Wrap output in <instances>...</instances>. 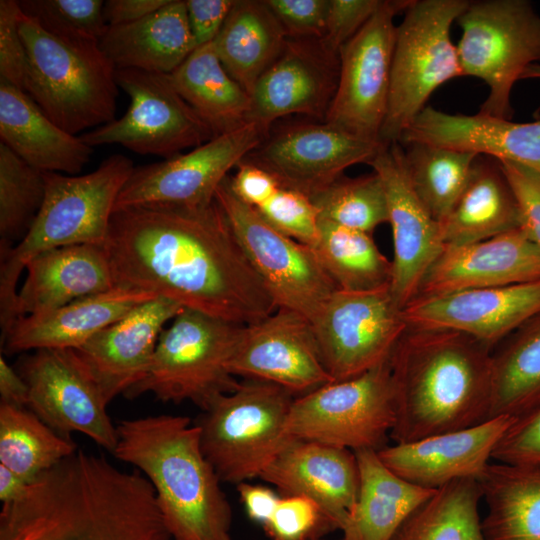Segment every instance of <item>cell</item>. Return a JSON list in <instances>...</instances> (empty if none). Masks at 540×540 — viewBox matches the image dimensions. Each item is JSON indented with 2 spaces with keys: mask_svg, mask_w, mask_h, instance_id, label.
Here are the masks:
<instances>
[{
  "mask_svg": "<svg viewBox=\"0 0 540 540\" xmlns=\"http://www.w3.org/2000/svg\"><path fill=\"white\" fill-rule=\"evenodd\" d=\"M235 0H186L187 16L196 48L212 43Z\"/></svg>",
  "mask_w": 540,
  "mask_h": 540,
  "instance_id": "cell-52",
  "label": "cell"
},
{
  "mask_svg": "<svg viewBox=\"0 0 540 540\" xmlns=\"http://www.w3.org/2000/svg\"><path fill=\"white\" fill-rule=\"evenodd\" d=\"M338 290L372 291L390 287L393 264L372 234L319 220L310 246Z\"/></svg>",
  "mask_w": 540,
  "mask_h": 540,
  "instance_id": "cell-38",
  "label": "cell"
},
{
  "mask_svg": "<svg viewBox=\"0 0 540 540\" xmlns=\"http://www.w3.org/2000/svg\"><path fill=\"white\" fill-rule=\"evenodd\" d=\"M319 220L372 234L388 223L383 183L376 172L354 178L340 177L309 197Z\"/></svg>",
  "mask_w": 540,
  "mask_h": 540,
  "instance_id": "cell-43",
  "label": "cell"
},
{
  "mask_svg": "<svg viewBox=\"0 0 540 540\" xmlns=\"http://www.w3.org/2000/svg\"><path fill=\"white\" fill-rule=\"evenodd\" d=\"M169 0H108L104 2L103 15L109 26L136 22L161 7Z\"/></svg>",
  "mask_w": 540,
  "mask_h": 540,
  "instance_id": "cell-55",
  "label": "cell"
},
{
  "mask_svg": "<svg viewBox=\"0 0 540 540\" xmlns=\"http://www.w3.org/2000/svg\"><path fill=\"white\" fill-rule=\"evenodd\" d=\"M183 309L156 297L75 349L108 404L144 378L165 325Z\"/></svg>",
  "mask_w": 540,
  "mask_h": 540,
  "instance_id": "cell-23",
  "label": "cell"
},
{
  "mask_svg": "<svg viewBox=\"0 0 540 540\" xmlns=\"http://www.w3.org/2000/svg\"><path fill=\"white\" fill-rule=\"evenodd\" d=\"M244 325L184 308L158 340L149 369L124 396L150 393L167 403L190 401L202 411L239 382L228 361Z\"/></svg>",
  "mask_w": 540,
  "mask_h": 540,
  "instance_id": "cell-8",
  "label": "cell"
},
{
  "mask_svg": "<svg viewBox=\"0 0 540 540\" xmlns=\"http://www.w3.org/2000/svg\"><path fill=\"white\" fill-rule=\"evenodd\" d=\"M19 31L28 59L25 92L70 134L116 116V68L98 41L53 35L21 12Z\"/></svg>",
  "mask_w": 540,
  "mask_h": 540,
  "instance_id": "cell-6",
  "label": "cell"
},
{
  "mask_svg": "<svg viewBox=\"0 0 540 540\" xmlns=\"http://www.w3.org/2000/svg\"><path fill=\"white\" fill-rule=\"evenodd\" d=\"M359 489L342 532L344 540H390L408 517L436 492L391 471L376 450L354 452Z\"/></svg>",
  "mask_w": 540,
  "mask_h": 540,
  "instance_id": "cell-32",
  "label": "cell"
},
{
  "mask_svg": "<svg viewBox=\"0 0 540 540\" xmlns=\"http://www.w3.org/2000/svg\"><path fill=\"white\" fill-rule=\"evenodd\" d=\"M46 193L44 172L0 142V248L12 247L32 227Z\"/></svg>",
  "mask_w": 540,
  "mask_h": 540,
  "instance_id": "cell-42",
  "label": "cell"
},
{
  "mask_svg": "<svg viewBox=\"0 0 540 540\" xmlns=\"http://www.w3.org/2000/svg\"><path fill=\"white\" fill-rule=\"evenodd\" d=\"M383 144L326 122H299L269 131L243 160L270 173L282 187L311 197L348 167L368 164Z\"/></svg>",
  "mask_w": 540,
  "mask_h": 540,
  "instance_id": "cell-18",
  "label": "cell"
},
{
  "mask_svg": "<svg viewBox=\"0 0 540 540\" xmlns=\"http://www.w3.org/2000/svg\"><path fill=\"white\" fill-rule=\"evenodd\" d=\"M311 324L333 381L356 377L388 360L408 328L390 287L337 290Z\"/></svg>",
  "mask_w": 540,
  "mask_h": 540,
  "instance_id": "cell-14",
  "label": "cell"
},
{
  "mask_svg": "<svg viewBox=\"0 0 540 540\" xmlns=\"http://www.w3.org/2000/svg\"><path fill=\"white\" fill-rule=\"evenodd\" d=\"M99 46L116 69L171 74L196 49L183 0L129 24L109 26Z\"/></svg>",
  "mask_w": 540,
  "mask_h": 540,
  "instance_id": "cell-31",
  "label": "cell"
},
{
  "mask_svg": "<svg viewBox=\"0 0 540 540\" xmlns=\"http://www.w3.org/2000/svg\"><path fill=\"white\" fill-rule=\"evenodd\" d=\"M514 419L496 416L465 429L386 445L377 453L391 471L424 488L437 490L460 479L478 480Z\"/></svg>",
  "mask_w": 540,
  "mask_h": 540,
  "instance_id": "cell-24",
  "label": "cell"
},
{
  "mask_svg": "<svg viewBox=\"0 0 540 540\" xmlns=\"http://www.w3.org/2000/svg\"><path fill=\"white\" fill-rule=\"evenodd\" d=\"M263 528L272 540H315L336 530L313 500L300 495L281 496Z\"/></svg>",
  "mask_w": 540,
  "mask_h": 540,
  "instance_id": "cell-46",
  "label": "cell"
},
{
  "mask_svg": "<svg viewBox=\"0 0 540 540\" xmlns=\"http://www.w3.org/2000/svg\"><path fill=\"white\" fill-rule=\"evenodd\" d=\"M423 143L488 156L540 174V120L517 123L477 113L450 114L425 107L399 143Z\"/></svg>",
  "mask_w": 540,
  "mask_h": 540,
  "instance_id": "cell-27",
  "label": "cell"
},
{
  "mask_svg": "<svg viewBox=\"0 0 540 540\" xmlns=\"http://www.w3.org/2000/svg\"><path fill=\"white\" fill-rule=\"evenodd\" d=\"M17 292L16 319L60 308L115 285L105 246L78 244L33 257Z\"/></svg>",
  "mask_w": 540,
  "mask_h": 540,
  "instance_id": "cell-29",
  "label": "cell"
},
{
  "mask_svg": "<svg viewBox=\"0 0 540 540\" xmlns=\"http://www.w3.org/2000/svg\"><path fill=\"white\" fill-rule=\"evenodd\" d=\"M315 540H325L323 538H319V539H315ZM339 540H344L343 538L339 539Z\"/></svg>",
  "mask_w": 540,
  "mask_h": 540,
  "instance_id": "cell-59",
  "label": "cell"
},
{
  "mask_svg": "<svg viewBox=\"0 0 540 540\" xmlns=\"http://www.w3.org/2000/svg\"><path fill=\"white\" fill-rule=\"evenodd\" d=\"M384 0H329L325 33L320 39L329 51L341 48L372 18Z\"/></svg>",
  "mask_w": 540,
  "mask_h": 540,
  "instance_id": "cell-49",
  "label": "cell"
},
{
  "mask_svg": "<svg viewBox=\"0 0 540 540\" xmlns=\"http://www.w3.org/2000/svg\"><path fill=\"white\" fill-rule=\"evenodd\" d=\"M17 371L25 380L27 408L59 435L78 432L113 454L117 428L108 403L75 349H38L24 357Z\"/></svg>",
  "mask_w": 540,
  "mask_h": 540,
  "instance_id": "cell-17",
  "label": "cell"
},
{
  "mask_svg": "<svg viewBox=\"0 0 540 540\" xmlns=\"http://www.w3.org/2000/svg\"><path fill=\"white\" fill-rule=\"evenodd\" d=\"M0 138L43 172L78 174L93 154V147L56 125L25 91L4 82H0Z\"/></svg>",
  "mask_w": 540,
  "mask_h": 540,
  "instance_id": "cell-30",
  "label": "cell"
},
{
  "mask_svg": "<svg viewBox=\"0 0 540 540\" xmlns=\"http://www.w3.org/2000/svg\"><path fill=\"white\" fill-rule=\"evenodd\" d=\"M215 200L277 307L312 322L338 290L313 249L280 232L242 202L231 190L229 176L217 188Z\"/></svg>",
  "mask_w": 540,
  "mask_h": 540,
  "instance_id": "cell-12",
  "label": "cell"
},
{
  "mask_svg": "<svg viewBox=\"0 0 540 540\" xmlns=\"http://www.w3.org/2000/svg\"><path fill=\"white\" fill-rule=\"evenodd\" d=\"M476 479L453 481L414 511L390 540H485Z\"/></svg>",
  "mask_w": 540,
  "mask_h": 540,
  "instance_id": "cell-39",
  "label": "cell"
},
{
  "mask_svg": "<svg viewBox=\"0 0 540 540\" xmlns=\"http://www.w3.org/2000/svg\"><path fill=\"white\" fill-rule=\"evenodd\" d=\"M540 280V250L522 228L481 241L445 246L417 296L448 294Z\"/></svg>",
  "mask_w": 540,
  "mask_h": 540,
  "instance_id": "cell-26",
  "label": "cell"
},
{
  "mask_svg": "<svg viewBox=\"0 0 540 540\" xmlns=\"http://www.w3.org/2000/svg\"><path fill=\"white\" fill-rule=\"evenodd\" d=\"M492 352L458 331L408 326L389 359L393 442H412L490 419Z\"/></svg>",
  "mask_w": 540,
  "mask_h": 540,
  "instance_id": "cell-3",
  "label": "cell"
},
{
  "mask_svg": "<svg viewBox=\"0 0 540 540\" xmlns=\"http://www.w3.org/2000/svg\"><path fill=\"white\" fill-rule=\"evenodd\" d=\"M540 405V313L492 352L490 418L519 417Z\"/></svg>",
  "mask_w": 540,
  "mask_h": 540,
  "instance_id": "cell-37",
  "label": "cell"
},
{
  "mask_svg": "<svg viewBox=\"0 0 540 540\" xmlns=\"http://www.w3.org/2000/svg\"><path fill=\"white\" fill-rule=\"evenodd\" d=\"M77 449L27 407L0 404V464L29 484Z\"/></svg>",
  "mask_w": 540,
  "mask_h": 540,
  "instance_id": "cell-40",
  "label": "cell"
},
{
  "mask_svg": "<svg viewBox=\"0 0 540 540\" xmlns=\"http://www.w3.org/2000/svg\"><path fill=\"white\" fill-rule=\"evenodd\" d=\"M269 131L248 122L161 162L135 167L121 189L114 211L143 205H206L219 185Z\"/></svg>",
  "mask_w": 540,
  "mask_h": 540,
  "instance_id": "cell-16",
  "label": "cell"
},
{
  "mask_svg": "<svg viewBox=\"0 0 540 540\" xmlns=\"http://www.w3.org/2000/svg\"><path fill=\"white\" fill-rule=\"evenodd\" d=\"M404 163L418 198L442 222L462 193L478 155L423 143L405 144Z\"/></svg>",
  "mask_w": 540,
  "mask_h": 540,
  "instance_id": "cell-41",
  "label": "cell"
},
{
  "mask_svg": "<svg viewBox=\"0 0 540 540\" xmlns=\"http://www.w3.org/2000/svg\"><path fill=\"white\" fill-rule=\"evenodd\" d=\"M266 222L285 235L311 246L318 236V211L310 198L281 185L258 207Z\"/></svg>",
  "mask_w": 540,
  "mask_h": 540,
  "instance_id": "cell-45",
  "label": "cell"
},
{
  "mask_svg": "<svg viewBox=\"0 0 540 540\" xmlns=\"http://www.w3.org/2000/svg\"><path fill=\"white\" fill-rule=\"evenodd\" d=\"M21 12L47 32L69 39L98 41L108 25L102 0H21Z\"/></svg>",
  "mask_w": 540,
  "mask_h": 540,
  "instance_id": "cell-44",
  "label": "cell"
},
{
  "mask_svg": "<svg viewBox=\"0 0 540 540\" xmlns=\"http://www.w3.org/2000/svg\"><path fill=\"white\" fill-rule=\"evenodd\" d=\"M521 228L515 194L500 163L478 155L449 215L440 222L445 246L464 245Z\"/></svg>",
  "mask_w": 540,
  "mask_h": 540,
  "instance_id": "cell-33",
  "label": "cell"
},
{
  "mask_svg": "<svg viewBox=\"0 0 540 540\" xmlns=\"http://www.w3.org/2000/svg\"><path fill=\"white\" fill-rule=\"evenodd\" d=\"M116 428L113 455L149 480L174 540H233L231 505L190 418L153 415L124 419Z\"/></svg>",
  "mask_w": 540,
  "mask_h": 540,
  "instance_id": "cell-4",
  "label": "cell"
},
{
  "mask_svg": "<svg viewBox=\"0 0 540 540\" xmlns=\"http://www.w3.org/2000/svg\"><path fill=\"white\" fill-rule=\"evenodd\" d=\"M289 38L321 39L329 0H265Z\"/></svg>",
  "mask_w": 540,
  "mask_h": 540,
  "instance_id": "cell-50",
  "label": "cell"
},
{
  "mask_svg": "<svg viewBox=\"0 0 540 540\" xmlns=\"http://www.w3.org/2000/svg\"><path fill=\"white\" fill-rule=\"evenodd\" d=\"M169 77L215 136L248 123L250 95L225 70L213 42L197 47Z\"/></svg>",
  "mask_w": 540,
  "mask_h": 540,
  "instance_id": "cell-35",
  "label": "cell"
},
{
  "mask_svg": "<svg viewBox=\"0 0 540 540\" xmlns=\"http://www.w3.org/2000/svg\"><path fill=\"white\" fill-rule=\"evenodd\" d=\"M540 78V64L530 65L523 73L521 79Z\"/></svg>",
  "mask_w": 540,
  "mask_h": 540,
  "instance_id": "cell-58",
  "label": "cell"
},
{
  "mask_svg": "<svg viewBox=\"0 0 540 540\" xmlns=\"http://www.w3.org/2000/svg\"><path fill=\"white\" fill-rule=\"evenodd\" d=\"M228 370L233 376L271 382L299 396L333 382L322 363L310 320L281 307L244 326Z\"/></svg>",
  "mask_w": 540,
  "mask_h": 540,
  "instance_id": "cell-19",
  "label": "cell"
},
{
  "mask_svg": "<svg viewBox=\"0 0 540 540\" xmlns=\"http://www.w3.org/2000/svg\"><path fill=\"white\" fill-rule=\"evenodd\" d=\"M131 159L114 154L84 175L44 172L46 193L26 236L0 249V322L5 334L16 320L17 284L36 255L59 247L105 246L117 197L134 170Z\"/></svg>",
  "mask_w": 540,
  "mask_h": 540,
  "instance_id": "cell-5",
  "label": "cell"
},
{
  "mask_svg": "<svg viewBox=\"0 0 540 540\" xmlns=\"http://www.w3.org/2000/svg\"><path fill=\"white\" fill-rule=\"evenodd\" d=\"M0 540H174L149 480L77 449L2 504Z\"/></svg>",
  "mask_w": 540,
  "mask_h": 540,
  "instance_id": "cell-2",
  "label": "cell"
},
{
  "mask_svg": "<svg viewBox=\"0 0 540 540\" xmlns=\"http://www.w3.org/2000/svg\"><path fill=\"white\" fill-rule=\"evenodd\" d=\"M29 483L17 473L0 464V500L9 504L20 500Z\"/></svg>",
  "mask_w": 540,
  "mask_h": 540,
  "instance_id": "cell-57",
  "label": "cell"
},
{
  "mask_svg": "<svg viewBox=\"0 0 540 540\" xmlns=\"http://www.w3.org/2000/svg\"><path fill=\"white\" fill-rule=\"evenodd\" d=\"M389 359L361 375L295 397L287 433L353 452L386 446L394 424Z\"/></svg>",
  "mask_w": 540,
  "mask_h": 540,
  "instance_id": "cell-11",
  "label": "cell"
},
{
  "mask_svg": "<svg viewBox=\"0 0 540 540\" xmlns=\"http://www.w3.org/2000/svg\"><path fill=\"white\" fill-rule=\"evenodd\" d=\"M477 481L485 540H540V469L490 463Z\"/></svg>",
  "mask_w": 540,
  "mask_h": 540,
  "instance_id": "cell-36",
  "label": "cell"
},
{
  "mask_svg": "<svg viewBox=\"0 0 540 540\" xmlns=\"http://www.w3.org/2000/svg\"><path fill=\"white\" fill-rule=\"evenodd\" d=\"M105 249L115 285L244 326L278 308L216 200L114 211Z\"/></svg>",
  "mask_w": 540,
  "mask_h": 540,
  "instance_id": "cell-1",
  "label": "cell"
},
{
  "mask_svg": "<svg viewBox=\"0 0 540 540\" xmlns=\"http://www.w3.org/2000/svg\"><path fill=\"white\" fill-rule=\"evenodd\" d=\"M517 199L521 228L540 250V174L510 161H498Z\"/></svg>",
  "mask_w": 540,
  "mask_h": 540,
  "instance_id": "cell-51",
  "label": "cell"
},
{
  "mask_svg": "<svg viewBox=\"0 0 540 540\" xmlns=\"http://www.w3.org/2000/svg\"><path fill=\"white\" fill-rule=\"evenodd\" d=\"M492 459L540 469V405L514 419L494 448Z\"/></svg>",
  "mask_w": 540,
  "mask_h": 540,
  "instance_id": "cell-47",
  "label": "cell"
},
{
  "mask_svg": "<svg viewBox=\"0 0 540 540\" xmlns=\"http://www.w3.org/2000/svg\"><path fill=\"white\" fill-rule=\"evenodd\" d=\"M281 496L313 500L336 530L345 526L357 500L359 473L353 451L293 438L260 477Z\"/></svg>",
  "mask_w": 540,
  "mask_h": 540,
  "instance_id": "cell-25",
  "label": "cell"
},
{
  "mask_svg": "<svg viewBox=\"0 0 540 540\" xmlns=\"http://www.w3.org/2000/svg\"><path fill=\"white\" fill-rule=\"evenodd\" d=\"M294 399L277 384L245 379L202 411L195 422L201 448L221 482L260 477L293 439L286 426Z\"/></svg>",
  "mask_w": 540,
  "mask_h": 540,
  "instance_id": "cell-7",
  "label": "cell"
},
{
  "mask_svg": "<svg viewBox=\"0 0 540 540\" xmlns=\"http://www.w3.org/2000/svg\"><path fill=\"white\" fill-rule=\"evenodd\" d=\"M410 2L384 0L341 48L338 85L324 122L358 137L380 141L389 101L394 17L404 12Z\"/></svg>",
  "mask_w": 540,
  "mask_h": 540,
  "instance_id": "cell-15",
  "label": "cell"
},
{
  "mask_svg": "<svg viewBox=\"0 0 540 540\" xmlns=\"http://www.w3.org/2000/svg\"><path fill=\"white\" fill-rule=\"evenodd\" d=\"M287 38L266 1L235 0L213 44L225 70L250 95Z\"/></svg>",
  "mask_w": 540,
  "mask_h": 540,
  "instance_id": "cell-34",
  "label": "cell"
},
{
  "mask_svg": "<svg viewBox=\"0 0 540 540\" xmlns=\"http://www.w3.org/2000/svg\"><path fill=\"white\" fill-rule=\"evenodd\" d=\"M368 165L386 193L394 247L390 292L403 309L418 295L424 275L444 249L440 223L413 190L399 142L383 144Z\"/></svg>",
  "mask_w": 540,
  "mask_h": 540,
  "instance_id": "cell-20",
  "label": "cell"
},
{
  "mask_svg": "<svg viewBox=\"0 0 540 540\" xmlns=\"http://www.w3.org/2000/svg\"><path fill=\"white\" fill-rule=\"evenodd\" d=\"M402 311L409 327L458 331L494 350L540 313V280L416 296Z\"/></svg>",
  "mask_w": 540,
  "mask_h": 540,
  "instance_id": "cell-22",
  "label": "cell"
},
{
  "mask_svg": "<svg viewBox=\"0 0 540 540\" xmlns=\"http://www.w3.org/2000/svg\"><path fill=\"white\" fill-rule=\"evenodd\" d=\"M457 21L462 74L489 88L478 113L511 120L514 84L540 64V15L527 0L469 1Z\"/></svg>",
  "mask_w": 540,
  "mask_h": 540,
  "instance_id": "cell-10",
  "label": "cell"
},
{
  "mask_svg": "<svg viewBox=\"0 0 540 540\" xmlns=\"http://www.w3.org/2000/svg\"><path fill=\"white\" fill-rule=\"evenodd\" d=\"M234 175L229 176L233 193L252 208L262 204L279 186V182L261 167L242 160Z\"/></svg>",
  "mask_w": 540,
  "mask_h": 540,
  "instance_id": "cell-53",
  "label": "cell"
},
{
  "mask_svg": "<svg viewBox=\"0 0 540 540\" xmlns=\"http://www.w3.org/2000/svg\"><path fill=\"white\" fill-rule=\"evenodd\" d=\"M339 72V54L326 49L320 39L288 37L250 94L248 122L267 131L277 119L291 114L324 122Z\"/></svg>",
  "mask_w": 540,
  "mask_h": 540,
  "instance_id": "cell-21",
  "label": "cell"
},
{
  "mask_svg": "<svg viewBox=\"0 0 540 540\" xmlns=\"http://www.w3.org/2000/svg\"><path fill=\"white\" fill-rule=\"evenodd\" d=\"M154 298L151 293L116 285L57 309L17 318L1 336V343L9 354L38 349H78L134 308Z\"/></svg>",
  "mask_w": 540,
  "mask_h": 540,
  "instance_id": "cell-28",
  "label": "cell"
},
{
  "mask_svg": "<svg viewBox=\"0 0 540 540\" xmlns=\"http://www.w3.org/2000/svg\"><path fill=\"white\" fill-rule=\"evenodd\" d=\"M115 78L130 105L120 118L81 135L89 146L120 144L138 154L169 159L215 137L177 92L169 74L116 69Z\"/></svg>",
  "mask_w": 540,
  "mask_h": 540,
  "instance_id": "cell-13",
  "label": "cell"
},
{
  "mask_svg": "<svg viewBox=\"0 0 540 540\" xmlns=\"http://www.w3.org/2000/svg\"><path fill=\"white\" fill-rule=\"evenodd\" d=\"M20 15L18 1H0V82L25 91L28 59L19 31Z\"/></svg>",
  "mask_w": 540,
  "mask_h": 540,
  "instance_id": "cell-48",
  "label": "cell"
},
{
  "mask_svg": "<svg viewBox=\"0 0 540 540\" xmlns=\"http://www.w3.org/2000/svg\"><path fill=\"white\" fill-rule=\"evenodd\" d=\"M467 0H411L396 26L384 144L399 142L403 132L444 83L463 76L451 26Z\"/></svg>",
  "mask_w": 540,
  "mask_h": 540,
  "instance_id": "cell-9",
  "label": "cell"
},
{
  "mask_svg": "<svg viewBox=\"0 0 540 540\" xmlns=\"http://www.w3.org/2000/svg\"><path fill=\"white\" fill-rule=\"evenodd\" d=\"M247 516L264 526L271 518L281 495L269 486L245 481L236 485Z\"/></svg>",
  "mask_w": 540,
  "mask_h": 540,
  "instance_id": "cell-54",
  "label": "cell"
},
{
  "mask_svg": "<svg viewBox=\"0 0 540 540\" xmlns=\"http://www.w3.org/2000/svg\"><path fill=\"white\" fill-rule=\"evenodd\" d=\"M0 397L1 404L27 407L28 386L17 370H14L1 355L0 357Z\"/></svg>",
  "mask_w": 540,
  "mask_h": 540,
  "instance_id": "cell-56",
  "label": "cell"
}]
</instances>
